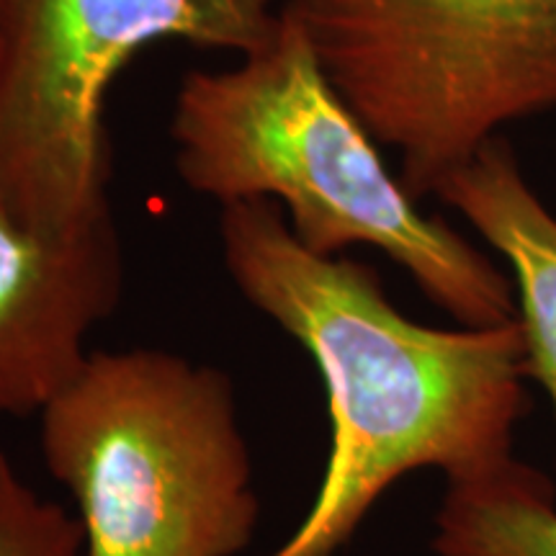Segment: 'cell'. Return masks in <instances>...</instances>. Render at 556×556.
Instances as JSON below:
<instances>
[{"instance_id": "9c48e42d", "label": "cell", "mask_w": 556, "mask_h": 556, "mask_svg": "<svg viewBox=\"0 0 556 556\" xmlns=\"http://www.w3.org/2000/svg\"><path fill=\"white\" fill-rule=\"evenodd\" d=\"M0 556H86L80 523L41 497L0 451Z\"/></svg>"}, {"instance_id": "ba28073f", "label": "cell", "mask_w": 556, "mask_h": 556, "mask_svg": "<svg viewBox=\"0 0 556 556\" xmlns=\"http://www.w3.org/2000/svg\"><path fill=\"white\" fill-rule=\"evenodd\" d=\"M435 556H556V492L520 458L446 482L435 513Z\"/></svg>"}, {"instance_id": "7a4b0ae2", "label": "cell", "mask_w": 556, "mask_h": 556, "mask_svg": "<svg viewBox=\"0 0 556 556\" xmlns=\"http://www.w3.org/2000/svg\"><path fill=\"white\" fill-rule=\"evenodd\" d=\"M176 170L219 201H268L317 255L374 248L467 328L518 317L516 291L482 250L430 217L392 176L381 144L319 65L287 11L274 37L240 65L193 70L170 119Z\"/></svg>"}, {"instance_id": "6da1fadb", "label": "cell", "mask_w": 556, "mask_h": 556, "mask_svg": "<svg viewBox=\"0 0 556 556\" xmlns=\"http://www.w3.org/2000/svg\"><path fill=\"white\" fill-rule=\"evenodd\" d=\"M219 242L235 289L309 353L330 407L323 482L268 556H336L415 471L456 482L516 458L531 381L518 319L451 330L415 323L371 268L312 253L268 201L222 206Z\"/></svg>"}, {"instance_id": "5b68a950", "label": "cell", "mask_w": 556, "mask_h": 556, "mask_svg": "<svg viewBox=\"0 0 556 556\" xmlns=\"http://www.w3.org/2000/svg\"><path fill=\"white\" fill-rule=\"evenodd\" d=\"M278 0H0V212L75 227L109 212L106 99L155 41L258 50Z\"/></svg>"}, {"instance_id": "3957f363", "label": "cell", "mask_w": 556, "mask_h": 556, "mask_svg": "<svg viewBox=\"0 0 556 556\" xmlns=\"http://www.w3.org/2000/svg\"><path fill=\"white\" fill-rule=\"evenodd\" d=\"M86 556H238L261 523L232 379L163 348L93 351L39 415Z\"/></svg>"}, {"instance_id": "8992f818", "label": "cell", "mask_w": 556, "mask_h": 556, "mask_svg": "<svg viewBox=\"0 0 556 556\" xmlns=\"http://www.w3.org/2000/svg\"><path fill=\"white\" fill-rule=\"evenodd\" d=\"M124 291L114 212L37 227L0 212V417L41 415L90 358Z\"/></svg>"}, {"instance_id": "277c9868", "label": "cell", "mask_w": 556, "mask_h": 556, "mask_svg": "<svg viewBox=\"0 0 556 556\" xmlns=\"http://www.w3.org/2000/svg\"><path fill=\"white\" fill-rule=\"evenodd\" d=\"M420 201L556 109V0H278Z\"/></svg>"}, {"instance_id": "52a82bcc", "label": "cell", "mask_w": 556, "mask_h": 556, "mask_svg": "<svg viewBox=\"0 0 556 556\" xmlns=\"http://www.w3.org/2000/svg\"><path fill=\"white\" fill-rule=\"evenodd\" d=\"M510 268L528 379L556 420V214L528 184L516 150L492 139L433 191Z\"/></svg>"}]
</instances>
